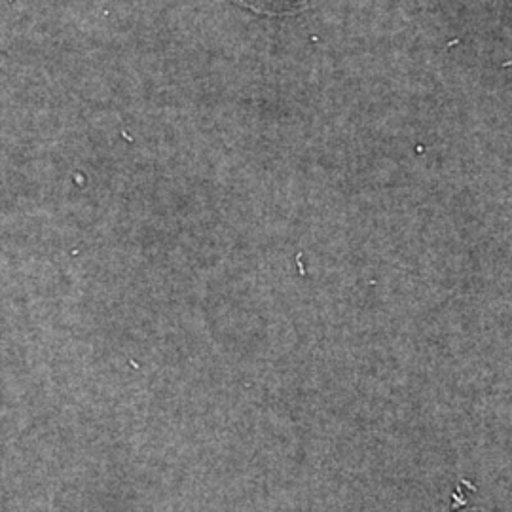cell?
I'll return each instance as SVG.
<instances>
[{
	"mask_svg": "<svg viewBox=\"0 0 512 512\" xmlns=\"http://www.w3.org/2000/svg\"><path fill=\"white\" fill-rule=\"evenodd\" d=\"M232 2L264 16H291V14L313 8L321 0H232Z\"/></svg>",
	"mask_w": 512,
	"mask_h": 512,
	"instance_id": "6da1fadb",
	"label": "cell"
},
{
	"mask_svg": "<svg viewBox=\"0 0 512 512\" xmlns=\"http://www.w3.org/2000/svg\"><path fill=\"white\" fill-rule=\"evenodd\" d=\"M467 512H488V511H467Z\"/></svg>",
	"mask_w": 512,
	"mask_h": 512,
	"instance_id": "7a4b0ae2",
	"label": "cell"
}]
</instances>
